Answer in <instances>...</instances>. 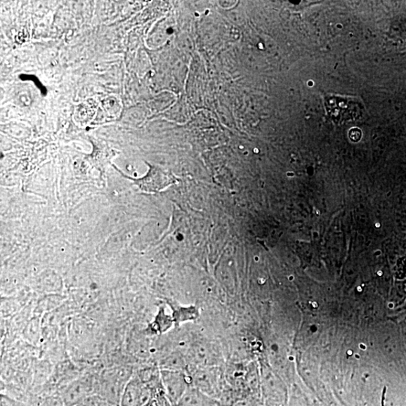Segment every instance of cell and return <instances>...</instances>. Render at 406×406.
<instances>
[{
  "label": "cell",
  "instance_id": "obj_2",
  "mask_svg": "<svg viewBox=\"0 0 406 406\" xmlns=\"http://www.w3.org/2000/svg\"><path fill=\"white\" fill-rule=\"evenodd\" d=\"M325 105L329 117L336 123L354 121L362 114V105L355 98L329 96Z\"/></svg>",
  "mask_w": 406,
  "mask_h": 406
},
{
  "label": "cell",
  "instance_id": "obj_3",
  "mask_svg": "<svg viewBox=\"0 0 406 406\" xmlns=\"http://www.w3.org/2000/svg\"><path fill=\"white\" fill-rule=\"evenodd\" d=\"M159 390L140 376H132L126 384L120 406H145L152 400Z\"/></svg>",
  "mask_w": 406,
  "mask_h": 406
},
{
  "label": "cell",
  "instance_id": "obj_5",
  "mask_svg": "<svg viewBox=\"0 0 406 406\" xmlns=\"http://www.w3.org/2000/svg\"><path fill=\"white\" fill-rule=\"evenodd\" d=\"M131 378V373L124 369L105 372L101 384L102 396L111 404L120 406L124 388Z\"/></svg>",
  "mask_w": 406,
  "mask_h": 406
},
{
  "label": "cell",
  "instance_id": "obj_8",
  "mask_svg": "<svg viewBox=\"0 0 406 406\" xmlns=\"http://www.w3.org/2000/svg\"><path fill=\"white\" fill-rule=\"evenodd\" d=\"M136 185L147 193H155L172 183L174 179L172 177L157 172H150L147 176L141 179L134 180Z\"/></svg>",
  "mask_w": 406,
  "mask_h": 406
},
{
  "label": "cell",
  "instance_id": "obj_10",
  "mask_svg": "<svg viewBox=\"0 0 406 406\" xmlns=\"http://www.w3.org/2000/svg\"><path fill=\"white\" fill-rule=\"evenodd\" d=\"M152 400L155 406H174L166 397L164 388L159 389L155 393Z\"/></svg>",
  "mask_w": 406,
  "mask_h": 406
},
{
  "label": "cell",
  "instance_id": "obj_6",
  "mask_svg": "<svg viewBox=\"0 0 406 406\" xmlns=\"http://www.w3.org/2000/svg\"><path fill=\"white\" fill-rule=\"evenodd\" d=\"M91 384L88 380L74 381L63 391L61 399L65 406H77L91 398Z\"/></svg>",
  "mask_w": 406,
  "mask_h": 406
},
{
  "label": "cell",
  "instance_id": "obj_1",
  "mask_svg": "<svg viewBox=\"0 0 406 406\" xmlns=\"http://www.w3.org/2000/svg\"><path fill=\"white\" fill-rule=\"evenodd\" d=\"M188 373L191 386L216 400L227 384L225 369L221 366L194 367Z\"/></svg>",
  "mask_w": 406,
  "mask_h": 406
},
{
  "label": "cell",
  "instance_id": "obj_4",
  "mask_svg": "<svg viewBox=\"0 0 406 406\" xmlns=\"http://www.w3.org/2000/svg\"><path fill=\"white\" fill-rule=\"evenodd\" d=\"M159 373L166 397L175 406L191 386L188 371L160 369Z\"/></svg>",
  "mask_w": 406,
  "mask_h": 406
},
{
  "label": "cell",
  "instance_id": "obj_12",
  "mask_svg": "<svg viewBox=\"0 0 406 406\" xmlns=\"http://www.w3.org/2000/svg\"><path fill=\"white\" fill-rule=\"evenodd\" d=\"M41 406H65V405H64L61 398H51L46 400Z\"/></svg>",
  "mask_w": 406,
  "mask_h": 406
},
{
  "label": "cell",
  "instance_id": "obj_11",
  "mask_svg": "<svg viewBox=\"0 0 406 406\" xmlns=\"http://www.w3.org/2000/svg\"><path fill=\"white\" fill-rule=\"evenodd\" d=\"M233 406H261L260 396H251L240 400Z\"/></svg>",
  "mask_w": 406,
  "mask_h": 406
},
{
  "label": "cell",
  "instance_id": "obj_7",
  "mask_svg": "<svg viewBox=\"0 0 406 406\" xmlns=\"http://www.w3.org/2000/svg\"><path fill=\"white\" fill-rule=\"evenodd\" d=\"M194 367L221 366L218 351L209 343H197L192 348Z\"/></svg>",
  "mask_w": 406,
  "mask_h": 406
},
{
  "label": "cell",
  "instance_id": "obj_9",
  "mask_svg": "<svg viewBox=\"0 0 406 406\" xmlns=\"http://www.w3.org/2000/svg\"><path fill=\"white\" fill-rule=\"evenodd\" d=\"M175 406H219V405L215 399L194 386H190Z\"/></svg>",
  "mask_w": 406,
  "mask_h": 406
}]
</instances>
